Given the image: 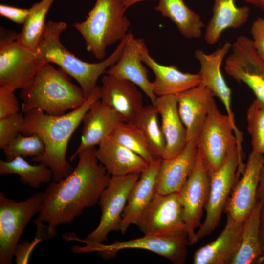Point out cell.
Segmentation results:
<instances>
[{
  "mask_svg": "<svg viewBox=\"0 0 264 264\" xmlns=\"http://www.w3.org/2000/svg\"><path fill=\"white\" fill-rule=\"evenodd\" d=\"M40 233L36 232L35 237L31 241L25 240L17 245L14 257L17 264H26L29 262L30 256L35 247L43 240L45 239Z\"/></svg>",
  "mask_w": 264,
  "mask_h": 264,
  "instance_id": "38",
  "label": "cell"
},
{
  "mask_svg": "<svg viewBox=\"0 0 264 264\" xmlns=\"http://www.w3.org/2000/svg\"><path fill=\"white\" fill-rule=\"evenodd\" d=\"M147 0H123V4L126 9L128 8L131 6L139 2Z\"/></svg>",
  "mask_w": 264,
  "mask_h": 264,
  "instance_id": "44",
  "label": "cell"
},
{
  "mask_svg": "<svg viewBox=\"0 0 264 264\" xmlns=\"http://www.w3.org/2000/svg\"><path fill=\"white\" fill-rule=\"evenodd\" d=\"M20 105L14 91L0 86V119L19 112Z\"/></svg>",
  "mask_w": 264,
  "mask_h": 264,
  "instance_id": "37",
  "label": "cell"
},
{
  "mask_svg": "<svg viewBox=\"0 0 264 264\" xmlns=\"http://www.w3.org/2000/svg\"><path fill=\"white\" fill-rule=\"evenodd\" d=\"M139 48L141 61L155 75L152 88L157 97L176 95L200 83L198 73L183 72L174 65L165 66L157 62L150 55L142 39H139Z\"/></svg>",
  "mask_w": 264,
  "mask_h": 264,
  "instance_id": "17",
  "label": "cell"
},
{
  "mask_svg": "<svg viewBox=\"0 0 264 264\" xmlns=\"http://www.w3.org/2000/svg\"><path fill=\"white\" fill-rule=\"evenodd\" d=\"M260 240L261 249V255L257 261L256 264H264V209L263 208L260 221Z\"/></svg>",
  "mask_w": 264,
  "mask_h": 264,
  "instance_id": "41",
  "label": "cell"
},
{
  "mask_svg": "<svg viewBox=\"0 0 264 264\" xmlns=\"http://www.w3.org/2000/svg\"><path fill=\"white\" fill-rule=\"evenodd\" d=\"M96 156L111 176L141 174L148 167L141 156L122 145L110 136L98 145Z\"/></svg>",
  "mask_w": 264,
  "mask_h": 264,
  "instance_id": "26",
  "label": "cell"
},
{
  "mask_svg": "<svg viewBox=\"0 0 264 264\" xmlns=\"http://www.w3.org/2000/svg\"><path fill=\"white\" fill-rule=\"evenodd\" d=\"M110 137L149 163L156 159L143 134L132 123L126 122L120 123Z\"/></svg>",
  "mask_w": 264,
  "mask_h": 264,
  "instance_id": "33",
  "label": "cell"
},
{
  "mask_svg": "<svg viewBox=\"0 0 264 264\" xmlns=\"http://www.w3.org/2000/svg\"><path fill=\"white\" fill-rule=\"evenodd\" d=\"M253 46L260 57L264 61V18L257 17L251 27Z\"/></svg>",
  "mask_w": 264,
  "mask_h": 264,
  "instance_id": "39",
  "label": "cell"
},
{
  "mask_svg": "<svg viewBox=\"0 0 264 264\" xmlns=\"http://www.w3.org/2000/svg\"><path fill=\"white\" fill-rule=\"evenodd\" d=\"M176 96L179 116L186 130L187 142L197 139L215 96L209 89L200 84Z\"/></svg>",
  "mask_w": 264,
  "mask_h": 264,
  "instance_id": "19",
  "label": "cell"
},
{
  "mask_svg": "<svg viewBox=\"0 0 264 264\" xmlns=\"http://www.w3.org/2000/svg\"><path fill=\"white\" fill-rule=\"evenodd\" d=\"M17 34L0 29V86L15 91L28 87L45 63L37 51L16 41Z\"/></svg>",
  "mask_w": 264,
  "mask_h": 264,
  "instance_id": "9",
  "label": "cell"
},
{
  "mask_svg": "<svg viewBox=\"0 0 264 264\" xmlns=\"http://www.w3.org/2000/svg\"><path fill=\"white\" fill-rule=\"evenodd\" d=\"M256 198L257 201L261 204L263 208L264 209V164L260 175Z\"/></svg>",
  "mask_w": 264,
  "mask_h": 264,
  "instance_id": "42",
  "label": "cell"
},
{
  "mask_svg": "<svg viewBox=\"0 0 264 264\" xmlns=\"http://www.w3.org/2000/svg\"><path fill=\"white\" fill-rule=\"evenodd\" d=\"M197 139L188 142L183 150L169 159H162L158 172L156 192H179L194 167L198 154Z\"/></svg>",
  "mask_w": 264,
  "mask_h": 264,
  "instance_id": "22",
  "label": "cell"
},
{
  "mask_svg": "<svg viewBox=\"0 0 264 264\" xmlns=\"http://www.w3.org/2000/svg\"><path fill=\"white\" fill-rule=\"evenodd\" d=\"M100 87L97 86L85 102L80 107L61 115H51L39 109L24 113L21 133L36 134L43 141L45 151L39 156L33 157L35 162H44L53 172V181H59L69 175L73 169L66 159L69 139L82 122L91 105L100 100Z\"/></svg>",
  "mask_w": 264,
  "mask_h": 264,
  "instance_id": "2",
  "label": "cell"
},
{
  "mask_svg": "<svg viewBox=\"0 0 264 264\" xmlns=\"http://www.w3.org/2000/svg\"><path fill=\"white\" fill-rule=\"evenodd\" d=\"M264 164V155L252 151L242 177L235 184L224 210L236 222H244L257 201L260 175Z\"/></svg>",
  "mask_w": 264,
  "mask_h": 264,
  "instance_id": "15",
  "label": "cell"
},
{
  "mask_svg": "<svg viewBox=\"0 0 264 264\" xmlns=\"http://www.w3.org/2000/svg\"><path fill=\"white\" fill-rule=\"evenodd\" d=\"M64 22L49 21L39 43L37 52L45 63L58 65L79 84L87 99L97 86L99 77L120 58L125 43L124 38L108 57L96 63L84 61L69 52L61 43L60 36L66 29Z\"/></svg>",
  "mask_w": 264,
  "mask_h": 264,
  "instance_id": "3",
  "label": "cell"
},
{
  "mask_svg": "<svg viewBox=\"0 0 264 264\" xmlns=\"http://www.w3.org/2000/svg\"><path fill=\"white\" fill-rule=\"evenodd\" d=\"M82 122L81 140L77 149L71 156L70 161L73 160L82 150L98 146L110 136L116 127L125 120L118 112L99 100L87 111Z\"/></svg>",
  "mask_w": 264,
  "mask_h": 264,
  "instance_id": "20",
  "label": "cell"
},
{
  "mask_svg": "<svg viewBox=\"0 0 264 264\" xmlns=\"http://www.w3.org/2000/svg\"><path fill=\"white\" fill-rule=\"evenodd\" d=\"M97 149L81 151L78 164L72 172L59 181H52L43 192V202L36 219L47 224L51 237L59 225L71 223L86 208L98 202L111 175L98 160Z\"/></svg>",
  "mask_w": 264,
  "mask_h": 264,
  "instance_id": "1",
  "label": "cell"
},
{
  "mask_svg": "<svg viewBox=\"0 0 264 264\" xmlns=\"http://www.w3.org/2000/svg\"><path fill=\"white\" fill-rule=\"evenodd\" d=\"M243 140L242 132L227 114L220 112L214 100L197 138L198 150L209 173L218 169L235 147L243 154Z\"/></svg>",
  "mask_w": 264,
  "mask_h": 264,
  "instance_id": "6",
  "label": "cell"
},
{
  "mask_svg": "<svg viewBox=\"0 0 264 264\" xmlns=\"http://www.w3.org/2000/svg\"><path fill=\"white\" fill-rule=\"evenodd\" d=\"M158 113L152 104L144 106L131 123L142 132L155 159H162L166 142L158 122Z\"/></svg>",
  "mask_w": 264,
  "mask_h": 264,
  "instance_id": "32",
  "label": "cell"
},
{
  "mask_svg": "<svg viewBox=\"0 0 264 264\" xmlns=\"http://www.w3.org/2000/svg\"><path fill=\"white\" fill-rule=\"evenodd\" d=\"M209 173L198 150L196 162L179 191L183 220L187 226L189 243L201 224L203 209L209 190Z\"/></svg>",
  "mask_w": 264,
  "mask_h": 264,
  "instance_id": "14",
  "label": "cell"
},
{
  "mask_svg": "<svg viewBox=\"0 0 264 264\" xmlns=\"http://www.w3.org/2000/svg\"><path fill=\"white\" fill-rule=\"evenodd\" d=\"M154 9L163 16L170 19L184 37H201L205 24L199 15L190 9L183 0H159Z\"/></svg>",
  "mask_w": 264,
  "mask_h": 264,
  "instance_id": "28",
  "label": "cell"
},
{
  "mask_svg": "<svg viewBox=\"0 0 264 264\" xmlns=\"http://www.w3.org/2000/svg\"><path fill=\"white\" fill-rule=\"evenodd\" d=\"M100 100L132 123L144 107L141 93L132 82L104 74L101 79Z\"/></svg>",
  "mask_w": 264,
  "mask_h": 264,
  "instance_id": "18",
  "label": "cell"
},
{
  "mask_svg": "<svg viewBox=\"0 0 264 264\" xmlns=\"http://www.w3.org/2000/svg\"><path fill=\"white\" fill-rule=\"evenodd\" d=\"M246 120L252 151L264 155V107L255 99L247 110Z\"/></svg>",
  "mask_w": 264,
  "mask_h": 264,
  "instance_id": "35",
  "label": "cell"
},
{
  "mask_svg": "<svg viewBox=\"0 0 264 264\" xmlns=\"http://www.w3.org/2000/svg\"><path fill=\"white\" fill-rule=\"evenodd\" d=\"M24 120L19 112L0 119V148L3 149L20 133Z\"/></svg>",
  "mask_w": 264,
  "mask_h": 264,
  "instance_id": "36",
  "label": "cell"
},
{
  "mask_svg": "<svg viewBox=\"0 0 264 264\" xmlns=\"http://www.w3.org/2000/svg\"><path fill=\"white\" fill-rule=\"evenodd\" d=\"M231 49L225 62V72L238 82L248 86L255 100L264 107V61L256 51L252 39L241 35Z\"/></svg>",
  "mask_w": 264,
  "mask_h": 264,
  "instance_id": "12",
  "label": "cell"
},
{
  "mask_svg": "<svg viewBox=\"0 0 264 264\" xmlns=\"http://www.w3.org/2000/svg\"><path fill=\"white\" fill-rule=\"evenodd\" d=\"M243 223L227 216L225 227L218 237L195 252L193 264H231L240 245Z\"/></svg>",
  "mask_w": 264,
  "mask_h": 264,
  "instance_id": "23",
  "label": "cell"
},
{
  "mask_svg": "<svg viewBox=\"0 0 264 264\" xmlns=\"http://www.w3.org/2000/svg\"><path fill=\"white\" fill-rule=\"evenodd\" d=\"M135 224L144 235L188 236L179 192L162 194L156 192Z\"/></svg>",
  "mask_w": 264,
  "mask_h": 264,
  "instance_id": "11",
  "label": "cell"
},
{
  "mask_svg": "<svg viewBox=\"0 0 264 264\" xmlns=\"http://www.w3.org/2000/svg\"><path fill=\"white\" fill-rule=\"evenodd\" d=\"M43 192L36 193L21 202L0 193V264H11L15 249L27 224L39 212Z\"/></svg>",
  "mask_w": 264,
  "mask_h": 264,
  "instance_id": "10",
  "label": "cell"
},
{
  "mask_svg": "<svg viewBox=\"0 0 264 264\" xmlns=\"http://www.w3.org/2000/svg\"><path fill=\"white\" fill-rule=\"evenodd\" d=\"M161 116V128L166 142L162 159H169L179 154L187 143V132L178 110L176 95L157 97L153 105Z\"/></svg>",
  "mask_w": 264,
  "mask_h": 264,
  "instance_id": "24",
  "label": "cell"
},
{
  "mask_svg": "<svg viewBox=\"0 0 264 264\" xmlns=\"http://www.w3.org/2000/svg\"><path fill=\"white\" fill-rule=\"evenodd\" d=\"M29 12V10L27 9L20 8L3 4L0 5V14L17 24H23Z\"/></svg>",
  "mask_w": 264,
  "mask_h": 264,
  "instance_id": "40",
  "label": "cell"
},
{
  "mask_svg": "<svg viewBox=\"0 0 264 264\" xmlns=\"http://www.w3.org/2000/svg\"><path fill=\"white\" fill-rule=\"evenodd\" d=\"M236 0H214L213 14L204 34L206 43L216 44L222 33L228 28L236 29L247 21L250 9L246 6L237 7Z\"/></svg>",
  "mask_w": 264,
  "mask_h": 264,
  "instance_id": "27",
  "label": "cell"
},
{
  "mask_svg": "<svg viewBox=\"0 0 264 264\" xmlns=\"http://www.w3.org/2000/svg\"><path fill=\"white\" fill-rule=\"evenodd\" d=\"M54 0H42L29 9V14L16 41L33 51L37 52L45 30L46 15Z\"/></svg>",
  "mask_w": 264,
  "mask_h": 264,
  "instance_id": "31",
  "label": "cell"
},
{
  "mask_svg": "<svg viewBox=\"0 0 264 264\" xmlns=\"http://www.w3.org/2000/svg\"><path fill=\"white\" fill-rule=\"evenodd\" d=\"M139 175L134 173L111 176L98 202L102 213L98 225L82 241L86 245L74 246L73 252H90L92 248L107 241L110 232L119 231L122 214L130 193L139 179Z\"/></svg>",
  "mask_w": 264,
  "mask_h": 264,
  "instance_id": "8",
  "label": "cell"
},
{
  "mask_svg": "<svg viewBox=\"0 0 264 264\" xmlns=\"http://www.w3.org/2000/svg\"><path fill=\"white\" fill-rule=\"evenodd\" d=\"M123 0H96L86 20L73 26L85 40L87 50L98 60L107 48L127 35L131 22L125 15Z\"/></svg>",
  "mask_w": 264,
  "mask_h": 264,
  "instance_id": "5",
  "label": "cell"
},
{
  "mask_svg": "<svg viewBox=\"0 0 264 264\" xmlns=\"http://www.w3.org/2000/svg\"><path fill=\"white\" fill-rule=\"evenodd\" d=\"M8 174L18 175L21 183L34 188L50 182L53 178V172L46 164L32 165L21 156L10 161L0 160V175Z\"/></svg>",
  "mask_w": 264,
  "mask_h": 264,
  "instance_id": "30",
  "label": "cell"
},
{
  "mask_svg": "<svg viewBox=\"0 0 264 264\" xmlns=\"http://www.w3.org/2000/svg\"><path fill=\"white\" fill-rule=\"evenodd\" d=\"M69 76L61 68L44 64L31 84L21 89L22 113L39 109L49 115H61L82 106L87 98Z\"/></svg>",
  "mask_w": 264,
  "mask_h": 264,
  "instance_id": "4",
  "label": "cell"
},
{
  "mask_svg": "<svg viewBox=\"0 0 264 264\" xmlns=\"http://www.w3.org/2000/svg\"><path fill=\"white\" fill-rule=\"evenodd\" d=\"M161 160L156 159L150 163L131 190L119 227V231L123 234L131 224H135L153 198L156 192V178Z\"/></svg>",
  "mask_w": 264,
  "mask_h": 264,
  "instance_id": "25",
  "label": "cell"
},
{
  "mask_svg": "<svg viewBox=\"0 0 264 264\" xmlns=\"http://www.w3.org/2000/svg\"><path fill=\"white\" fill-rule=\"evenodd\" d=\"M189 245L188 236L163 237L144 235L143 237L110 244L100 243L90 252L97 251L104 259L114 257L120 250L139 249L148 250L164 257L175 264H183L187 259Z\"/></svg>",
  "mask_w": 264,
  "mask_h": 264,
  "instance_id": "13",
  "label": "cell"
},
{
  "mask_svg": "<svg viewBox=\"0 0 264 264\" xmlns=\"http://www.w3.org/2000/svg\"><path fill=\"white\" fill-rule=\"evenodd\" d=\"M262 209L261 204L257 201L244 221L240 245L231 264H256L261 256L260 226Z\"/></svg>",
  "mask_w": 264,
  "mask_h": 264,
  "instance_id": "29",
  "label": "cell"
},
{
  "mask_svg": "<svg viewBox=\"0 0 264 264\" xmlns=\"http://www.w3.org/2000/svg\"><path fill=\"white\" fill-rule=\"evenodd\" d=\"M243 154L236 146L229 152L223 164L217 170L209 173V190L205 206V217L189 245L196 243L211 234L218 225L222 212L238 174L244 171Z\"/></svg>",
  "mask_w": 264,
  "mask_h": 264,
  "instance_id": "7",
  "label": "cell"
},
{
  "mask_svg": "<svg viewBox=\"0 0 264 264\" xmlns=\"http://www.w3.org/2000/svg\"><path fill=\"white\" fill-rule=\"evenodd\" d=\"M246 2L251 4L264 12V0H244Z\"/></svg>",
  "mask_w": 264,
  "mask_h": 264,
  "instance_id": "43",
  "label": "cell"
},
{
  "mask_svg": "<svg viewBox=\"0 0 264 264\" xmlns=\"http://www.w3.org/2000/svg\"><path fill=\"white\" fill-rule=\"evenodd\" d=\"M7 161L21 156L38 157L43 154L45 146L42 139L36 134L24 135L20 133L3 149Z\"/></svg>",
  "mask_w": 264,
  "mask_h": 264,
  "instance_id": "34",
  "label": "cell"
},
{
  "mask_svg": "<svg viewBox=\"0 0 264 264\" xmlns=\"http://www.w3.org/2000/svg\"><path fill=\"white\" fill-rule=\"evenodd\" d=\"M232 44L226 41L213 52L206 54L198 49L194 52L195 58L199 62L200 67L198 73L201 81L200 84L209 89L215 97L223 103L233 124H236L231 107V91L227 84L221 71V63Z\"/></svg>",
  "mask_w": 264,
  "mask_h": 264,
  "instance_id": "16",
  "label": "cell"
},
{
  "mask_svg": "<svg viewBox=\"0 0 264 264\" xmlns=\"http://www.w3.org/2000/svg\"><path fill=\"white\" fill-rule=\"evenodd\" d=\"M139 48V39L132 33L125 37V43L119 60L106 71L105 74L129 81L139 87L153 105L157 96L148 78V70L143 65Z\"/></svg>",
  "mask_w": 264,
  "mask_h": 264,
  "instance_id": "21",
  "label": "cell"
}]
</instances>
